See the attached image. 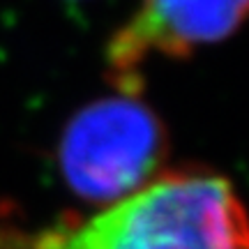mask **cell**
I'll return each mask as SVG.
<instances>
[{"label":"cell","instance_id":"obj_3","mask_svg":"<svg viewBox=\"0 0 249 249\" xmlns=\"http://www.w3.org/2000/svg\"><path fill=\"white\" fill-rule=\"evenodd\" d=\"M249 18V0H139L107 46L108 76L120 92H141V67L161 58H189L224 42Z\"/></svg>","mask_w":249,"mask_h":249},{"label":"cell","instance_id":"obj_1","mask_svg":"<svg viewBox=\"0 0 249 249\" xmlns=\"http://www.w3.org/2000/svg\"><path fill=\"white\" fill-rule=\"evenodd\" d=\"M0 249H249V213L222 176L171 171L90 217L0 226Z\"/></svg>","mask_w":249,"mask_h":249},{"label":"cell","instance_id":"obj_2","mask_svg":"<svg viewBox=\"0 0 249 249\" xmlns=\"http://www.w3.org/2000/svg\"><path fill=\"white\" fill-rule=\"evenodd\" d=\"M166 150L161 118L139 95L118 90L70 118L58 143V169L79 198L108 205L160 176Z\"/></svg>","mask_w":249,"mask_h":249}]
</instances>
